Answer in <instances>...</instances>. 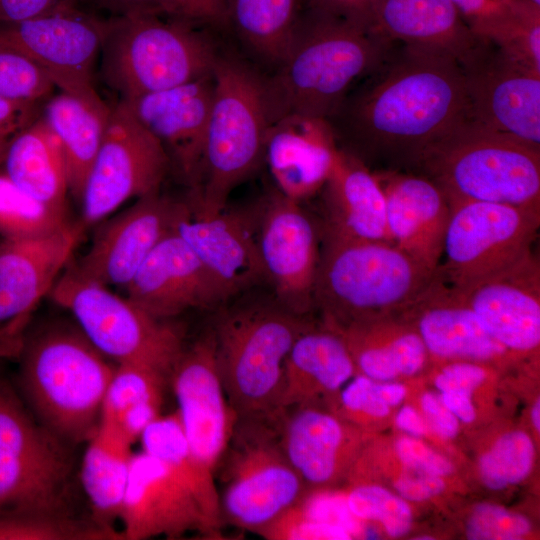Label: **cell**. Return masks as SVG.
Segmentation results:
<instances>
[{"instance_id": "cell-51", "label": "cell", "mask_w": 540, "mask_h": 540, "mask_svg": "<svg viewBox=\"0 0 540 540\" xmlns=\"http://www.w3.org/2000/svg\"><path fill=\"white\" fill-rule=\"evenodd\" d=\"M43 104L0 96V162L11 140L41 115Z\"/></svg>"}, {"instance_id": "cell-4", "label": "cell", "mask_w": 540, "mask_h": 540, "mask_svg": "<svg viewBox=\"0 0 540 540\" xmlns=\"http://www.w3.org/2000/svg\"><path fill=\"white\" fill-rule=\"evenodd\" d=\"M213 75L199 183L188 201L191 214L200 218L226 209L233 190L258 170L270 126L263 73L237 55L221 51Z\"/></svg>"}, {"instance_id": "cell-31", "label": "cell", "mask_w": 540, "mask_h": 540, "mask_svg": "<svg viewBox=\"0 0 540 540\" xmlns=\"http://www.w3.org/2000/svg\"><path fill=\"white\" fill-rule=\"evenodd\" d=\"M396 317L397 314L372 316L326 326L344 340L356 373L387 382L416 375L429 357L416 331Z\"/></svg>"}, {"instance_id": "cell-23", "label": "cell", "mask_w": 540, "mask_h": 540, "mask_svg": "<svg viewBox=\"0 0 540 540\" xmlns=\"http://www.w3.org/2000/svg\"><path fill=\"white\" fill-rule=\"evenodd\" d=\"M398 315L420 336L429 355L438 359L483 363L512 354L491 335L438 269Z\"/></svg>"}, {"instance_id": "cell-13", "label": "cell", "mask_w": 540, "mask_h": 540, "mask_svg": "<svg viewBox=\"0 0 540 540\" xmlns=\"http://www.w3.org/2000/svg\"><path fill=\"white\" fill-rule=\"evenodd\" d=\"M444 262L438 271L454 287L465 286L532 249L540 212L501 203H450Z\"/></svg>"}, {"instance_id": "cell-35", "label": "cell", "mask_w": 540, "mask_h": 540, "mask_svg": "<svg viewBox=\"0 0 540 540\" xmlns=\"http://www.w3.org/2000/svg\"><path fill=\"white\" fill-rule=\"evenodd\" d=\"M80 466V482L91 507V518L113 528L119 519L129 478L133 443L114 426L99 422Z\"/></svg>"}, {"instance_id": "cell-58", "label": "cell", "mask_w": 540, "mask_h": 540, "mask_svg": "<svg viewBox=\"0 0 540 540\" xmlns=\"http://www.w3.org/2000/svg\"><path fill=\"white\" fill-rule=\"evenodd\" d=\"M116 16L155 12L153 0H100Z\"/></svg>"}, {"instance_id": "cell-3", "label": "cell", "mask_w": 540, "mask_h": 540, "mask_svg": "<svg viewBox=\"0 0 540 540\" xmlns=\"http://www.w3.org/2000/svg\"><path fill=\"white\" fill-rule=\"evenodd\" d=\"M115 364L80 329L46 328L20 348V387L36 419L68 442L97 429Z\"/></svg>"}, {"instance_id": "cell-55", "label": "cell", "mask_w": 540, "mask_h": 540, "mask_svg": "<svg viewBox=\"0 0 540 540\" xmlns=\"http://www.w3.org/2000/svg\"><path fill=\"white\" fill-rule=\"evenodd\" d=\"M426 423L441 438H454L459 431V420L443 404L440 396L425 392L420 400Z\"/></svg>"}, {"instance_id": "cell-34", "label": "cell", "mask_w": 540, "mask_h": 540, "mask_svg": "<svg viewBox=\"0 0 540 540\" xmlns=\"http://www.w3.org/2000/svg\"><path fill=\"white\" fill-rule=\"evenodd\" d=\"M109 112L106 103H91L63 91L43 104L41 116L60 144L69 192L77 201L101 145Z\"/></svg>"}, {"instance_id": "cell-24", "label": "cell", "mask_w": 540, "mask_h": 540, "mask_svg": "<svg viewBox=\"0 0 540 540\" xmlns=\"http://www.w3.org/2000/svg\"><path fill=\"white\" fill-rule=\"evenodd\" d=\"M384 193L390 243L431 271L441 263L450 206L427 177L401 170L374 172Z\"/></svg>"}, {"instance_id": "cell-5", "label": "cell", "mask_w": 540, "mask_h": 540, "mask_svg": "<svg viewBox=\"0 0 540 540\" xmlns=\"http://www.w3.org/2000/svg\"><path fill=\"white\" fill-rule=\"evenodd\" d=\"M448 203L481 201L540 212V147L470 118L428 148L412 169Z\"/></svg>"}, {"instance_id": "cell-40", "label": "cell", "mask_w": 540, "mask_h": 540, "mask_svg": "<svg viewBox=\"0 0 540 540\" xmlns=\"http://www.w3.org/2000/svg\"><path fill=\"white\" fill-rule=\"evenodd\" d=\"M68 225L65 214L27 194L0 169V240L50 234Z\"/></svg>"}, {"instance_id": "cell-44", "label": "cell", "mask_w": 540, "mask_h": 540, "mask_svg": "<svg viewBox=\"0 0 540 540\" xmlns=\"http://www.w3.org/2000/svg\"><path fill=\"white\" fill-rule=\"evenodd\" d=\"M406 394V387L400 383L376 381L357 374L335 394L339 403L336 412L355 421L386 417Z\"/></svg>"}, {"instance_id": "cell-29", "label": "cell", "mask_w": 540, "mask_h": 540, "mask_svg": "<svg viewBox=\"0 0 540 540\" xmlns=\"http://www.w3.org/2000/svg\"><path fill=\"white\" fill-rule=\"evenodd\" d=\"M322 189L327 212L325 235L390 242L382 187L363 162L337 147Z\"/></svg>"}, {"instance_id": "cell-26", "label": "cell", "mask_w": 540, "mask_h": 540, "mask_svg": "<svg viewBox=\"0 0 540 540\" xmlns=\"http://www.w3.org/2000/svg\"><path fill=\"white\" fill-rule=\"evenodd\" d=\"M83 229L0 240V326L27 314L51 290Z\"/></svg>"}, {"instance_id": "cell-38", "label": "cell", "mask_w": 540, "mask_h": 540, "mask_svg": "<svg viewBox=\"0 0 540 540\" xmlns=\"http://www.w3.org/2000/svg\"><path fill=\"white\" fill-rule=\"evenodd\" d=\"M142 450L160 460L195 497L205 514L221 528L220 494L215 475L193 455L177 412L160 416L142 433Z\"/></svg>"}, {"instance_id": "cell-47", "label": "cell", "mask_w": 540, "mask_h": 540, "mask_svg": "<svg viewBox=\"0 0 540 540\" xmlns=\"http://www.w3.org/2000/svg\"><path fill=\"white\" fill-rule=\"evenodd\" d=\"M531 530L528 518L493 503H480L466 522V536L472 540H519Z\"/></svg>"}, {"instance_id": "cell-39", "label": "cell", "mask_w": 540, "mask_h": 540, "mask_svg": "<svg viewBox=\"0 0 540 540\" xmlns=\"http://www.w3.org/2000/svg\"><path fill=\"white\" fill-rule=\"evenodd\" d=\"M119 540L122 532L75 514L8 512L0 514V540Z\"/></svg>"}, {"instance_id": "cell-6", "label": "cell", "mask_w": 540, "mask_h": 540, "mask_svg": "<svg viewBox=\"0 0 540 540\" xmlns=\"http://www.w3.org/2000/svg\"><path fill=\"white\" fill-rule=\"evenodd\" d=\"M221 310L212 330L228 401L239 417L277 412L286 358L309 323L274 296L242 299Z\"/></svg>"}, {"instance_id": "cell-9", "label": "cell", "mask_w": 540, "mask_h": 540, "mask_svg": "<svg viewBox=\"0 0 540 540\" xmlns=\"http://www.w3.org/2000/svg\"><path fill=\"white\" fill-rule=\"evenodd\" d=\"M70 446L0 376V514H73Z\"/></svg>"}, {"instance_id": "cell-14", "label": "cell", "mask_w": 540, "mask_h": 540, "mask_svg": "<svg viewBox=\"0 0 540 540\" xmlns=\"http://www.w3.org/2000/svg\"><path fill=\"white\" fill-rule=\"evenodd\" d=\"M107 20L80 8L0 24V47L41 68L60 91L104 104L95 88V68Z\"/></svg>"}, {"instance_id": "cell-60", "label": "cell", "mask_w": 540, "mask_h": 540, "mask_svg": "<svg viewBox=\"0 0 540 540\" xmlns=\"http://www.w3.org/2000/svg\"><path fill=\"white\" fill-rule=\"evenodd\" d=\"M415 539L416 540H431V539H433V537L432 536L427 537L426 535L425 536L422 535V537H415Z\"/></svg>"}, {"instance_id": "cell-49", "label": "cell", "mask_w": 540, "mask_h": 540, "mask_svg": "<svg viewBox=\"0 0 540 540\" xmlns=\"http://www.w3.org/2000/svg\"><path fill=\"white\" fill-rule=\"evenodd\" d=\"M398 459L406 469L444 477L454 470L453 464L419 438L400 437L395 443Z\"/></svg>"}, {"instance_id": "cell-41", "label": "cell", "mask_w": 540, "mask_h": 540, "mask_svg": "<svg viewBox=\"0 0 540 540\" xmlns=\"http://www.w3.org/2000/svg\"><path fill=\"white\" fill-rule=\"evenodd\" d=\"M170 377L138 363L115 364L102 406L100 421L112 423L125 411L151 401L163 402Z\"/></svg>"}, {"instance_id": "cell-56", "label": "cell", "mask_w": 540, "mask_h": 540, "mask_svg": "<svg viewBox=\"0 0 540 540\" xmlns=\"http://www.w3.org/2000/svg\"><path fill=\"white\" fill-rule=\"evenodd\" d=\"M440 399L451 413L463 423H472L476 417V411L472 402V395L445 391L440 393Z\"/></svg>"}, {"instance_id": "cell-20", "label": "cell", "mask_w": 540, "mask_h": 540, "mask_svg": "<svg viewBox=\"0 0 540 540\" xmlns=\"http://www.w3.org/2000/svg\"><path fill=\"white\" fill-rule=\"evenodd\" d=\"M454 288L509 352L531 354L538 350L540 263L532 249L502 268Z\"/></svg>"}, {"instance_id": "cell-46", "label": "cell", "mask_w": 540, "mask_h": 540, "mask_svg": "<svg viewBox=\"0 0 540 540\" xmlns=\"http://www.w3.org/2000/svg\"><path fill=\"white\" fill-rule=\"evenodd\" d=\"M256 534L267 540H349L343 526L315 516L303 499L292 505Z\"/></svg>"}, {"instance_id": "cell-11", "label": "cell", "mask_w": 540, "mask_h": 540, "mask_svg": "<svg viewBox=\"0 0 540 540\" xmlns=\"http://www.w3.org/2000/svg\"><path fill=\"white\" fill-rule=\"evenodd\" d=\"M51 293L73 315L90 343L114 364H144L170 377L185 346L180 328L169 320L151 316L126 296L78 275L69 266Z\"/></svg>"}, {"instance_id": "cell-36", "label": "cell", "mask_w": 540, "mask_h": 540, "mask_svg": "<svg viewBox=\"0 0 540 540\" xmlns=\"http://www.w3.org/2000/svg\"><path fill=\"white\" fill-rule=\"evenodd\" d=\"M454 1L476 36L540 70V6L525 0Z\"/></svg>"}, {"instance_id": "cell-15", "label": "cell", "mask_w": 540, "mask_h": 540, "mask_svg": "<svg viewBox=\"0 0 540 540\" xmlns=\"http://www.w3.org/2000/svg\"><path fill=\"white\" fill-rule=\"evenodd\" d=\"M459 65L469 118L540 147V70L483 39Z\"/></svg>"}, {"instance_id": "cell-17", "label": "cell", "mask_w": 540, "mask_h": 540, "mask_svg": "<svg viewBox=\"0 0 540 540\" xmlns=\"http://www.w3.org/2000/svg\"><path fill=\"white\" fill-rule=\"evenodd\" d=\"M190 213L189 202L160 192L140 197L99 225L88 250L69 267L86 279L124 289L155 246Z\"/></svg>"}, {"instance_id": "cell-28", "label": "cell", "mask_w": 540, "mask_h": 540, "mask_svg": "<svg viewBox=\"0 0 540 540\" xmlns=\"http://www.w3.org/2000/svg\"><path fill=\"white\" fill-rule=\"evenodd\" d=\"M279 438L305 486L332 483L351 469L360 440L338 415L312 405L282 410Z\"/></svg>"}, {"instance_id": "cell-43", "label": "cell", "mask_w": 540, "mask_h": 540, "mask_svg": "<svg viewBox=\"0 0 540 540\" xmlns=\"http://www.w3.org/2000/svg\"><path fill=\"white\" fill-rule=\"evenodd\" d=\"M344 499L355 519L378 522L392 538L402 537L411 529L413 515L407 501L382 486L356 484Z\"/></svg>"}, {"instance_id": "cell-7", "label": "cell", "mask_w": 540, "mask_h": 540, "mask_svg": "<svg viewBox=\"0 0 540 540\" xmlns=\"http://www.w3.org/2000/svg\"><path fill=\"white\" fill-rule=\"evenodd\" d=\"M211 31L156 12L108 19L103 79L120 99H130L209 75L221 53Z\"/></svg>"}, {"instance_id": "cell-61", "label": "cell", "mask_w": 540, "mask_h": 540, "mask_svg": "<svg viewBox=\"0 0 540 540\" xmlns=\"http://www.w3.org/2000/svg\"><path fill=\"white\" fill-rule=\"evenodd\" d=\"M525 1L535 4L537 6H540V0H525Z\"/></svg>"}, {"instance_id": "cell-25", "label": "cell", "mask_w": 540, "mask_h": 540, "mask_svg": "<svg viewBox=\"0 0 540 540\" xmlns=\"http://www.w3.org/2000/svg\"><path fill=\"white\" fill-rule=\"evenodd\" d=\"M176 231L196 253L226 302L266 282L254 213L224 209L206 218L190 213Z\"/></svg>"}, {"instance_id": "cell-52", "label": "cell", "mask_w": 540, "mask_h": 540, "mask_svg": "<svg viewBox=\"0 0 540 540\" xmlns=\"http://www.w3.org/2000/svg\"><path fill=\"white\" fill-rule=\"evenodd\" d=\"M80 0H0V24L79 8Z\"/></svg>"}, {"instance_id": "cell-10", "label": "cell", "mask_w": 540, "mask_h": 540, "mask_svg": "<svg viewBox=\"0 0 540 540\" xmlns=\"http://www.w3.org/2000/svg\"><path fill=\"white\" fill-rule=\"evenodd\" d=\"M281 414L239 417L216 468L222 520L254 533L304 498L306 486L280 443Z\"/></svg>"}, {"instance_id": "cell-8", "label": "cell", "mask_w": 540, "mask_h": 540, "mask_svg": "<svg viewBox=\"0 0 540 540\" xmlns=\"http://www.w3.org/2000/svg\"><path fill=\"white\" fill-rule=\"evenodd\" d=\"M436 271L390 242L324 235L315 305L322 309L326 325L398 314L433 279Z\"/></svg>"}, {"instance_id": "cell-30", "label": "cell", "mask_w": 540, "mask_h": 540, "mask_svg": "<svg viewBox=\"0 0 540 540\" xmlns=\"http://www.w3.org/2000/svg\"><path fill=\"white\" fill-rule=\"evenodd\" d=\"M374 29L393 43L438 50L459 64L481 41L454 0H377Z\"/></svg>"}, {"instance_id": "cell-19", "label": "cell", "mask_w": 540, "mask_h": 540, "mask_svg": "<svg viewBox=\"0 0 540 540\" xmlns=\"http://www.w3.org/2000/svg\"><path fill=\"white\" fill-rule=\"evenodd\" d=\"M119 519L126 540L215 536L220 530L172 471L143 450L133 454Z\"/></svg>"}, {"instance_id": "cell-18", "label": "cell", "mask_w": 540, "mask_h": 540, "mask_svg": "<svg viewBox=\"0 0 540 540\" xmlns=\"http://www.w3.org/2000/svg\"><path fill=\"white\" fill-rule=\"evenodd\" d=\"M169 382L189 447L199 463L215 475L239 416L221 383L212 328L183 349Z\"/></svg>"}, {"instance_id": "cell-27", "label": "cell", "mask_w": 540, "mask_h": 540, "mask_svg": "<svg viewBox=\"0 0 540 540\" xmlns=\"http://www.w3.org/2000/svg\"><path fill=\"white\" fill-rule=\"evenodd\" d=\"M336 149L326 121L286 116L268 128L264 161L275 189L301 203L323 188Z\"/></svg>"}, {"instance_id": "cell-33", "label": "cell", "mask_w": 540, "mask_h": 540, "mask_svg": "<svg viewBox=\"0 0 540 540\" xmlns=\"http://www.w3.org/2000/svg\"><path fill=\"white\" fill-rule=\"evenodd\" d=\"M0 169L27 194L66 215L70 192L65 160L41 115L11 140Z\"/></svg>"}, {"instance_id": "cell-53", "label": "cell", "mask_w": 540, "mask_h": 540, "mask_svg": "<svg viewBox=\"0 0 540 540\" xmlns=\"http://www.w3.org/2000/svg\"><path fill=\"white\" fill-rule=\"evenodd\" d=\"M376 2L377 0H305L304 7L374 29Z\"/></svg>"}, {"instance_id": "cell-12", "label": "cell", "mask_w": 540, "mask_h": 540, "mask_svg": "<svg viewBox=\"0 0 540 540\" xmlns=\"http://www.w3.org/2000/svg\"><path fill=\"white\" fill-rule=\"evenodd\" d=\"M161 143L120 100L110 107L104 136L80 198L82 229L132 198L160 192L170 167Z\"/></svg>"}, {"instance_id": "cell-32", "label": "cell", "mask_w": 540, "mask_h": 540, "mask_svg": "<svg viewBox=\"0 0 540 540\" xmlns=\"http://www.w3.org/2000/svg\"><path fill=\"white\" fill-rule=\"evenodd\" d=\"M356 368L342 337L311 326L295 340L284 366L279 410L310 406L321 394L335 395Z\"/></svg>"}, {"instance_id": "cell-37", "label": "cell", "mask_w": 540, "mask_h": 540, "mask_svg": "<svg viewBox=\"0 0 540 540\" xmlns=\"http://www.w3.org/2000/svg\"><path fill=\"white\" fill-rule=\"evenodd\" d=\"M305 0H224L227 30L272 70L282 60Z\"/></svg>"}, {"instance_id": "cell-45", "label": "cell", "mask_w": 540, "mask_h": 540, "mask_svg": "<svg viewBox=\"0 0 540 540\" xmlns=\"http://www.w3.org/2000/svg\"><path fill=\"white\" fill-rule=\"evenodd\" d=\"M56 86L47 74L25 56L0 47V96L44 103Z\"/></svg>"}, {"instance_id": "cell-50", "label": "cell", "mask_w": 540, "mask_h": 540, "mask_svg": "<svg viewBox=\"0 0 540 540\" xmlns=\"http://www.w3.org/2000/svg\"><path fill=\"white\" fill-rule=\"evenodd\" d=\"M487 378L480 362L449 360L437 372L434 385L441 392L454 391L472 395Z\"/></svg>"}, {"instance_id": "cell-48", "label": "cell", "mask_w": 540, "mask_h": 540, "mask_svg": "<svg viewBox=\"0 0 540 540\" xmlns=\"http://www.w3.org/2000/svg\"><path fill=\"white\" fill-rule=\"evenodd\" d=\"M156 13L211 30H227L224 0H153Z\"/></svg>"}, {"instance_id": "cell-22", "label": "cell", "mask_w": 540, "mask_h": 540, "mask_svg": "<svg viewBox=\"0 0 540 540\" xmlns=\"http://www.w3.org/2000/svg\"><path fill=\"white\" fill-rule=\"evenodd\" d=\"M124 290L131 302L161 320L192 308L226 303L196 253L176 230L155 246Z\"/></svg>"}, {"instance_id": "cell-21", "label": "cell", "mask_w": 540, "mask_h": 540, "mask_svg": "<svg viewBox=\"0 0 540 540\" xmlns=\"http://www.w3.org/2000/svg\"><path fill=\"white\" fill-rule=\"evenodd\" d=\"M214 88L212 72L172 88L120 99L161 143L190 191L199 183Z\"/></svg>"}, {"instance_id": "cell-57", "label": "cell", "mask_w": 540, "mask_h": 540, "mask_svg": "<svg viewBox=\"0 0 540 540\" xmlns=\"http://www.w3.org/2000/svg\"><path fill=\"white\" fill-rule=\"evenodd\" d=\"M396 426L408 436L420 438L427 432L424 417L412 406L405 405L397 412Z\"/></svg>"}, {"instance_id": "cell-16", "label": "cell", "mask_w": 540, "mask_h": 540, "mask_svg": "<svg viewBox=\"0 0 540 540\" xmlns=\"http://www.w3.org/2000/svg\"><path fill=\"white\" fill-rule=\"evenodd\" d=\"M300 204L275 189L254 212L266 282L282 306L305 316L315 305L320 250L314 225Z\"/></svg>"}, {"instance_id": "cell-59", "label": "cell", "mask_w": 540, "mask_h": 540, "mask_svg": "<svg viewBox=\"0 0 540 540\" xmlns=\"http://www.w3.org/2000/svg\"><path fill=\"white\" fill-rule=\"evenodd\" d=\"M531 421L535 431H540V400L537 398L535 401L532 410H531Z\"/></svg>"}, {"instance_id": "cell-42", "label": "cell", "mask_w": 540, "mask_h": 540, "mask_svg": "<svg viewBox=\"0 0 540 540\" xmlns=\"http://www.w3.org/2000/svg\"><path fill=\"white\" fill-rule=\"evenodd\" d=\"M535 461V446L524 431L501 435L480 457L479 474L486 487L501 490L522 482Z\"/></svg>"}, {"instance_id": "cell-2", "label": "cell", "mask_w": 540, "mask_h": 540, "mask_svg": "<svg viewBox=\"0 0 540 540\" xmlns=\"http://www.w3.org/2000/svg\"><path fill=\"white\" fill-rule=\"evenodd\" d=\"M395 45L372 28L304 7L282 60L264 74L270 124L286 116L326 121Z\"/></svg>"}, {"instance_id": "cell-54", "label": "cell", "mask_w": 540, "mask_h": 540, "mask_svg": "<svg viewBox=\"0 0 540 540\" xmlns=\"http://www.w3.org/2000/svg\"><path fill=\"white\" fill-rule=\"evenodd\" d=\"M396 493L406 501L421 502L445 490L443 477L406 469L394 483Z\"/></svg>"}, {"instance_id": "cell-1", "label": "cell", "mask_w": 540, "mask_h": 540, "mask_svg": "<svg viewBox=\"0 0 540 540\" xmlns=\"http://www.w3.org/2000/svg\"><path fill=\"white\" fill-rule=\"evenodd\" d=\"M468 118L457 60L438 50L396 44L326 123L337 147L367 167L412 170L428 148Z\"/></svg>"}]
</instances>
